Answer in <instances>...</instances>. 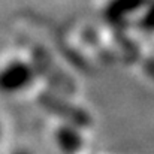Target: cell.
<instances>
[{
  "label": "cell",
  "mask_w": 154,
  "mask_h": 154,
  "mask_svg": "<svg viewBox=\"0 0 154 154\" xmlns=\"http://www.w3.org/2000/svg\"><path fill=\"white\" fill-rule=\"evenodd\" d=\"M0 133H2V126H0Z\"/></svg>",
  "instance_id": "obj_4"
},
{
  "label": "cell",
  "mask_w": 154,
  "mask_h": 154,
  "mask_svg": "<svg viewBox=\"0 0 154 154\" xmlns=\"http://www.w3.org/2000/svg\"><path fill=\"white\" fill-rule=\"evenodd\" d=\"M12 154H32V153L27 151V150H17V151H14Z\"/></svg>",
  "instance_id": "obj_3"
},
{
  "label": "cell",
  "mask_w": 154,
  "mask_h": 154,
  "mask_svg": "<svg viewBox=\"0 0 154 154\" xmlns=\"http://www.w3.org/2000/svg\"><path fill=\"white\" fill-rule=\"evenodd\" d=\"M55 144L64 154H76L84 148V138L73 126H61L55 130Z\"/></svg>",
  "instance_id": "obj_2"
},
{
  "label": "cell",
  "mask_w": 154,
  "mask_h": 154,
  "mask_svg": "<svg viewBox=\"0 0 154 154\" xmlns=\"http://www.w3.org/2000/svg\"><path fill=\"white\" fill-rule=\"evenodd\" d=\"M35 70L23 60L9 61L0 69V90L6 93H15L26 88L35 78Z\"/></svg>",
  "instance_id": "obj_1"
}]
</instances>
